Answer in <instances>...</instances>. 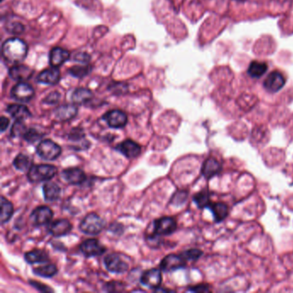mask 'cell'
<instances>
[{"label":"cell","mask_w":293,"mask_h":293,"mask_svg":"<svg viewBox=\"0 0 293 293\" xmlns=\"http://www.w3.org/2000/svg\"><path fill=\"white\" fill-rule=\"evenodd\" d=\"M3 56L10 63H19L24 60L28 53L25 42L18 38H10L4 41L2 47Z\"/></svg>","instance_id":"obj_1"},{"label":"cell","mask_w":293,"mask_h":293,"mask_svg":"<svg viewBox=\"0 0 293 293\" xmlns=\"http://www.w3.org/2000/svg\"><path fill=\"white\" fill-rule=\"evenodd\" d=\"M57 173V168L51 164L32 165L28 171V180L32 183L48 182L53 179Z\"/></svg>","instance_id":"obj_2"},{"label":"cell","mask_w":293,"mask_h":293,"mask_svg":"<svg viewBox=\"0 0 293 293\" xmlns=\"http://www.w3.org/2000/svg\"><path fill=\"white\" fill-rule=\"evenodd\" d=\"M105 225L106 221L102 217L95 212H92L84 217L79 225V229L86 235L97 236L103 230Z\"/></svg>","instance_id":"obj_3"},{"label":"cell","mask_w":293,"mask_h":293,"mask_svg":"<svg viewBox=\"0 0 293 293\" xmlns=\"http://www.w3.org/2000/svg\"><path fill=\"white\" fill-rule=\"evenodd\" d=\"M36 152L40 158L46 161H54L60 157L62 150L60 145L51 139H45L39 143Z\"/></svg>","instance_id":"obj_4"},{"label":"cell","mask_w":293,"mask_h":293,"mask_svg":"<svg viewBox=\"0 0 293 293\" xmlns=\"http://www.w3.org/2000/svg\"><path fill=\"white\" fill-rule=\"evenodd\" d=\"M187 264V261L183 258L182 254L181 255H170L165 256L160 263V268L162 271L165 273L176 271L181 268H185Z\"/></svg>","instance_id":"obj_5"},{"label":"cell","mask_w":293,"mask_h":293,"mask_svg":"<svg viewBox=\"0 0 293 293\" xmlns=\"http://www.w3.org/2000/svg\"><path fill=\"white\" fill-rule=\"evenodd\" d=\"M153 231L159 236H168L177 230V221L171 217H163L154 221Z\"/></svg>","instance_id":"obj_6"},{"label":"cell","mask_w":293,"mask_h":293,"mask_svg":"<svg viewBox=\"0 0 293 293\" xmlns=\"http://www.w3.org/2000/svg\"><path fill=\"white\" fill-rule=\"evenodd\" d=\"M104 265L108 271L113 274H122L128 270V264L115 253L109 254L104 258Z\"/></svg>","instance_id":"obj_7"},{"label":"cell","mask_w":293,"mask_h":293,"mask_svg":"<svg viewBox=\"0 0 293 293\" xmlns=\"http://www.w3.org/2000/svg\"><path fill=\"white\" fill-rule=\"evenodd\" d=\"M53 216L54 213L50 208L46 205H41L35 208V210L32 211L30 219L35 226H42L49 224Z\"/></svg>","instance_id":"obj_8"},{"label":"cell","mask_w":293,"mask_h":293,"mask_svg":"<svg viewBox=\"0 0 293 293\" xmlns=\"http://www.w3.org/2000/svg\"><path fill=\"white\" fill-rule=\"evenodd\" d=\"M80 250L86 257L100 256L107 249L98 239H87L80 244Z\"/></svg>","instance_id":"obj_9"},{"label":"cell","mask_w":293,"mask_h":293,"mask_svg":"<svg viewBox=\"0 0 293 293\" xmlns=\"http://www.w3.org/2000/svg\"><path fill=\"white\" fill-rule=\"evenodd\" d=\"M10 94L11 97L17 101L28 102L34 97L35 91L32 88L31 85L21 82L13 87Z\"/></svg>","instance_id":"obj_10"},{"label":"cell","mask_w":293,"mask_h":293,"mask_svg":"<svg viewBox=\"0 0 293 293\" xmlns=\"http://www.w3.org/2000/svg\"><path fill=\"white\" fill-rule=\"evenodd\" d=\"M102 119L106 121L108 126L115 129L123 128L127 123V116L126 113L123 111L116 110V109L107 112L102 116Z\"/></svg>","instance_id":"obj_11"},{"label":"cell","mask_w":293,"mask_h":293,"mask_svg":"<svg viewBox=\"0 0 293 293\" xmlns=\"http://www.w3.org/2000/svg\"><path fill=\"white\" fill-rule=\"evenodd\" d=\"M140 282L142 285L154 290L160 287L161 283H162V274H161L160 269L151 268L145 271L142 274Z\"/></svg>","instance_id":"obj_12"},{"label":"cell","mask_w":293,"mask_h":293,"mask_svg":"<svg viewBox=\"0 0 293 293\" xmlns=\"http://www.w3.org/2000/svg\"><path fill=\"white\" fill-rule=\"evenodd\" d=\"M116 150L127 158H135L141 153V146L132 139H126L117 145Z\"/></svg>","instance_id":"obj_13"},{"label":"cell","mask_w":293,"mask_h":293,"mask_svg":"<svg viewBox=\"0 0 293 293\" xmlns=\"http://www.w3.org/2000/svg\"><path fill=\"white\" fill-rule=\"evenodd\" d=\"M72 229L73 225L67 219H57L48 225L47 230L52 236L60 237L70 233Z\"/></svg>","instance_id":"obj_14"},{"label":"cell","mask_w":293,"mask_h":293,"mask_svg":"<svg viewBox=\"0 0 293 293\" xmlns=\"http://www.w3.org/2000/svg\"><path fill=\"white\" fill-rule=\"evenodd\" d=\"M62 177L72 185H80L86 180L85 172L77 167L67 168L64 170L62 171Z\"/></svg>","instance_id":"obj_15"},{"label":"cell","mask_w":293,"mask_h":293,"mask_svg":"<svg viewBox=\"0 0 293 293\" xmlns=\"http://www.w3.org/2000/svg\"><path fill=\"white\" fill-rule=\"evenodd\" d=\"M285 84H286V79L284 78V76L279 72H273L265 80L264 87L268 92L274 93L281 91Z\"/></svg>","instance_id":"obj_16"},{"label":"cell","mask_w":293,"mask_h":293,"mask_svg":"<svg viewBox=\"0 0 293 293\" xmlns=\"http://www.w3.org/2000/svg\"><path fill=\"white\" fill-rule=\"evenodd\" d=\"M33 70L24 65H17L14 66L9 69V74L11 79L16 81H26L31 78L33 75Z\"/></svg>","instance_id":"obj_17"},{"label":"cell","mask_w":293,"mask_h":293,"mask_svg":"<svg viewBox=\"0 0 293 293\" xmlns=\"http://www.w3.org/2000/svg\"><path fill=\"white\" fill-rule=\"evenodd\" d=\"M222 169L221 164L214 158H209L202 165L201 173L206 179H210L219 173Z\"/></svg>","instance_id":"obj_18"},{"label":"cell","mask_w":293,"mask_h":293,"mask_svg":"<svg viewBox=\"0 0 293 293\" xmlns=\"http://www.w3.org/2000/svg\"><path fill=\"white\" fill-rule=\"evenodd\" d=\"M78 113V107L73 104H66L58 107L55 110V117L60 121L72 120Z\"/></svg>","instance_id":"obj_19"},{"label":"cell","mask_w":293,"mask_h":293,"mask_svg":"<svg viewBox=\"0 0 293 293\" xmlns=\"http://www.w3.org/2000/svg\"><path fill=\"white\" fill-rule=\"evenodd\" d=\"M6 111L16 120L24 121L26 119L31 116V113L28 110V107L21 104H9Z\"/></svg>","instance_id":"obj_20"},{"label":"cell","mask_w":293,"mask_h":293,"mask_svg":"<svg viewBox=\"0 0 293 293\" xmlns=\"http://www.w3.org/2000/svg\"><path fill=\"white\" fill-rule=\"evenodd\" d=\"M69 58L70 54L68 51L65 50L60 47H54V49L50 52L49 61H50L51 66L57 68L59 66H62Z\"/></svg>","instance_id":"obj_21"},{"label":"cell","mask_w":293,"mask_h":293,"mask_svg":"<svg viewBox=\"0 0 293 293\" xmlns=\"http://www.w3.org/2000/svg\"><path fill=\"white\" fill-rule=\"evenodd\" d=\"M60 73L59 70L54 67L51 69L45 70L38 76V82L45 85H56L60 81Z\"/></svg>","instance_id":"obj_22"},{"label":"cell","mask_w":293,"mask_h":293,"mask_svg":"<svg viewBox=\"0 0 293 293\" xmlns=\"http://www.w3.org/2000/svg\"><path fill=\"white\" fill-rule=\"evenodd\" d=\"M207 208L211 210L213 217H214L215 221L217 223L224 220L229 213L228 206L224 203H213L211 201L207 205Z\"/></svg>","instance_id":"obj_23"},{"label":"cell","mask_w":293,"mask_h":293,"mask_svg":"<svg viewBox=\"0 0 293 293\" xmlns=\"http://www.w3.org/2000/svg\"><path fill=\"white\" fill-rule=\"evenodd\" d=\"M60 194L61 189L55 183H47L43 185V195L46 201H56L60 198Z\"/></svg>","instance_id":"obj_24"},{"label":"cell","mask_w":293,"mask_h":293,"mask_svg":"<svg viewBox=\"0 0 293 293\" xmlns=\"http://www.w3.org/2000/svg\"><path fill=\"white\" fill-rule=\"evenodd\" d=\"M26 262L29 264H35V263H44L48 262L49 257L44 250L41 249H35L30 252L26 253L24 255Z\"/></svg>","instance_id":"obj_25"},{"label":"cell","mask_w":293,"mask_h":293,"mask_svg":"<svg viewBox=\"0 0 293 293\" xmlns=\"http://www.w3.org/2000/svg\"><path fill=\"white\" fill-rule=\"evenodd\" d=\"M14 213V207L12 203L9 201L4 197L1 198V224L7 223L12 217Z\"/></svg>","instance_id":"obj_26"},{"label":"cell","mask_w":293,"mask_h":293,"mask_svg":"<svg viewBox=\"0 0 293 293\" xmlns=\"http://www.w3.org/2000/svg\"><path fill=\"white\" fill-rule=\"evenodd\" d=\"M267 70H268V65L264 62L252 61L249 65L248 73L251 78L258 79V78H261L264 75Z\"/></svg>","instance_id":"obj_27"},{"label":"cell","mask_w":293,"mask_h":293,"mask_svg":"<svg viewBox=\"0 0 293 293\" xmlns=\"http://www.w3.org/2000/svg\"><path fill=\"white\" fill-rule=\"evenodd\" d=\"M92 98V93L87 89H77L72 96V100L75 104H85L90 101Z\"/></svg>","instance_id":"obj_28"},{"label":"cell","mask_w":293,"mask_h":293,"mask_svg":"<svg viewBox=\"0 0 293 293\" xmlns=\"http://www.w3.org/2000/svg\"><path fill=\"white\" fill-rule=\"evenodd\" d=\"M13 165L16 170L20 171H28L32 166L31 159L28 158L27 155L21 153L17 155L16 158L14 159Z\"/></svg>","instance_id":"obj_29"},{"label":"cell","mask_w":293,"mask_h":293,"mask_svg":"<svg viewBox=\"0 0 293 293\" xmlns=\"http://www.w3.org/2000/svg\"><path fill=\"white\" fill-rule=\"evenodd\" d=\"M33 272H34V274H36L38 276H41V277L52 278L57 274L58 269H57L55 265L48 264L34 268Z\"/></svg>","instance_id":"obj_30"},{"label":"cell","mask_w":293,"mask_h":293,"mask_svg":"<svg viewBox=\"0 0 293 293\" xmlns=\"http://www.w3.org/2000/svg\"><path fill=\"white\" fill-rule=\"evenodd\" d=\"M43 136H44V134L40 132L39 130L35 129V128H28V129L26 130V132H24L22 138L26 141L32 144V143H35V142L41 140Z\"/></svg>","instance_id":"obj_31"},{"label":"cell","mask_w":293,"mask_h":293,"mask_svg":"<svg viewBox=\"0 0 293 293\" xmlns=\"http://www.w3.org/2000/svg\"><path fill=\"white\" fill-rule=\"evenodd\" d=\"M194 201L195 202L196 205H198V208L207 207L209 203L211 202L210 197L206 191H202L194 196Z\"/></svg>","instance_id":"obj_32"},{"label":"cell","mask_w":293,"mask_h":293,"mask_svg":"<svg viewBox=\"0 0 293 293\" xmlns=\"http://www.w3.org/2000/svg\"><path fill=\"white\" fill-rule=\"evenodd\" d=\"M27 129L28 128L26 127L25 124L22 120H16L10 130V135L12 138H18L21 136L22 137Z\"/></svg>","instance_id":"obj_33"},{"label":"cell","mask_w":293,"mask_h":293,"mask_svg":"<svg viewBox=\"0 0 293 293\" xmlns=\"http://www.w3.org/2000/svg\"><path fill=\"white\" fill-rule=\"evenodd\" d=\"M91 72V68L88 66H75L70 68V73L77 78H84L88 75Z\"/></svg>","instance_id":"obj_34"},{"label":"cell","mask_w":293,"mask_h":293,"mask_svg":"<svg viewBox=\"0 0 293 293\" xmlns=\"http://www.w3.org/2000/svg\"><path fill=\"white\" fill-rule=\"evenodd\" d=\"M202 254L203 253H202L201 250L192 249L182 253V255H183V258L186 260L187 262H189V261H196V260H198L201 256Z\"/></svg>","instance_id":"obj_35"},{"label":"cell","mask_w":293,"mask_h":293,"mask_svg":"<svg viewBox=\"0 0 293 293\" xmlns=\"http://www.w3.org/2000/svg\"><path fill=\"white\" fill-rule=\"evenodd\" d=\"M188 198V192L186 191H178L171 198V203L173 205H183L184 202L186 201Z\"/></svg>","instance_id":"obj_36"},{"label":"cell","mask_w":293,"mask_h":293,"mask_svg":"<svg viewBox=\"0 0 293 293\" xmlns=\"http://www.w3.org/2000/svg\"><path fill=\"white\" fill-rule=\"evenodd\" d=\"M160 236L158 234H152L151 236H148L146 237V242L148 243L149 246H151V248H158L161 244Z\"/></svg>","instance_id":"obj_37"},{"label":"cell","mask_w":293,"mask_h":293,"mask_svg":"<svg viewBox=\"0 0 293 293\" xmlns=\"http://www.w3.org/2000/svg\"><path fill=\"white\" fill-rule=\"evenodd\" d=\"M85 138V133L81 129H73L72 132H70L69 139L73 141H79Z\"/></svg>","instance_id":"obj_38"},{"label":"cell","mask_w":293,"mask_h":293,"mask_svg":"<svg viewBox=\"0 0 293 293\" xmlns=\"http://www.w3.org/2000/svg\"><path fill=\"white\" fill-rule=\"evenodd\" d=\"M60 95L58 92H52L51 94L48 95L47 98H45L44 102L47 104H55L60 101Z\"/></svg>","instance_id":"obj_39"},{"label":"cell","mask_w":293,"mask_h":293,"mask_svg":"<svg viewBox=\"0 0 293 293\" xmlns=\"http://www.w3.org/2000/svg\"><path fill=\"white\" fill-rule=\"evenodd\" d=\"M29 283L31 284L33 287L36 288L38 291H40V292H42V293H48V292H54L53 289H51L50 287H47V286H45L43 284L39 283V282H36V281H30Z\"/></svg>","instance_id":"obj_40"},{"label":"cell","mask_w":293,"mask_h":293,"mask_svg":"<svg viewBox=\"0 0 293 293\" xmlns=\"http://www.w3.org/2000/svg\"><path fill=\"white\" fill-rule=\"evenodd\" d=\"M189 292H194V293H206L210 291V288L207 285H198L195 287H191L189 288Z\"/></svg>","instance_id":"obj_41"},{"label":"cell","mask_w":293,"mask_h":293,"mask_svg":"<svg viewBox=\"0 0 293 293\" xmlns=\"http://www.w3.org/2000/svg\"><path fill=\"white\" fill-rule=\"evenodd\" d=\"M91 60V57L89 56L88 54H85V53H81V54H78L74 57V60L79 61L80 63H87Z\"/></svg>","instance_id":"obj_42"},{"label":"cell","mask_w":293,"mask_h":293,"mask_svg":"<svg viewBox=\"0 0 293 293\" xmlns=\"http://www.w3.org/2000/svg\"><path fill=\"white\" fill-rule=\"evenodd\" d=\"M9 31L11 32V33H14V34H19V33H21V32L23 31V26L22 24H20V23H14L13 24L12 27H10V28H8Z\"/></svg>","instance_id":"obj_43"},{"label":"cell","mask_w":293,"mask_h":293,"mask_svg":"<svg viewBox=\"0 0 293 293\" xmlns=\"http://www.w3.org/2000/svg\"><path fill=\"white\" fill-rule=\"evenodd\" d=\"M9 120L6 117L2 116L0 119V128H1V132H4L7 129V127L9 126Z\"/></svg>","instance_id":"obj_44"},{"label":"cell","mask_w":293,"mask_h":293,"mask_svg":"<svg viewBox=\"0 0 293 293\" xmlns=\"http://www.w3.org/2000/svg\"><path fill=\"white\" fill-rule=\"evenodd\" d=\"M236 1H243V0H236Z\"/></svg>","instance_id":"obj_45"}]
</instances>
